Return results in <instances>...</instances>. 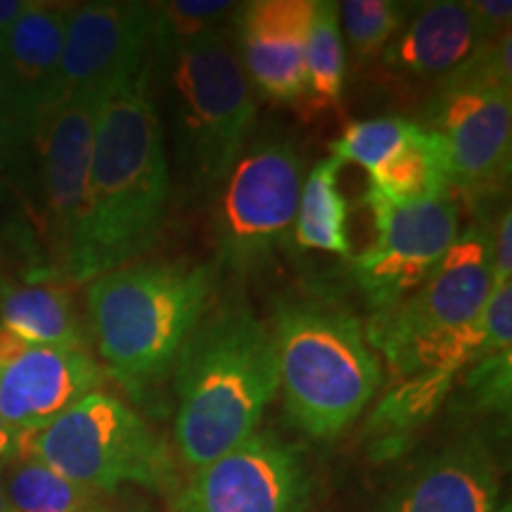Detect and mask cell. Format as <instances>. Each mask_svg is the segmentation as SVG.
Segmentation results:
<instances>
[{
    "label": "cell",
    "instance_id": "obj_3",
    "mask_svg": "<svg viewBox=\"0 0 512 512\" xmlns=\"http://www.w3.org/2000/svg\"><path fill=\"white\" fill-rule=\"evenodd\" d=\"M214 266L128 264L88 287V318L110 375L143 401L207 316Z\"/></svg>",
    "mask_w": 512,
    "mask_h": 512
},
{
    "label": "cell",
    "instance_id": "obj_9",
    "mask_svg": "<svg viewBox=\"0 0 512 512\" xmlns=\"http://www.w3.org/2000/svg\"><path fill=\"white\" fill-rule=\"evenodd\" d=\"M363 202L375 216V242L354 259V280L373 313H382L430 278L458 238L460 211L453 192L396 204L368 190Z\"/></svg>",
    "mask_w": 512,
    "mask_h": 512
},
{
    "label": "cell",
    "instance_id": "obj_16",
    "mask_svg": "<svg viewBox=\"0 0 512 512\" xmlns=\"http://www.w3.org/2000/svg\"><path fill=\"white\" fill-rule=\"evenodd\" d=\"M100 384V366L81 347H31L0 370V418L36 434Z\"/></svg>",
    "mask_w": 512,
    "mask_h": 512
},
{
    "label": "cell",
    "instance_id": "obj_32",
    "mask_svg": "<svg viewBox=\"0 0 512 512\" xmlns=\"http://www.w3.org/2000/svg\"><path fill=\"white\" fill-rule=\"evenodd\" d=\"M29 434L17 432L15 427H10L8 422L0 418V465L10 463L12 458H17L19 453H24L27 448Z\"/></svg>",
    "mask_w": 512,
    "mask_h": 512
},
{
    "label": "cell",
    "instance_id": "obj_24",
    "mask_svg": "<svg viewBox=\"0 0 512 512\" xmlns=\"http://www.w3.org/2000/svg\"><path fill=\"white\" fill-rule=\"evenodd\" d=\"M152 34L150 50L157 60H166L190 43L202 41L216 31H226V19L238 15L240 5L219 0H176V3H150Z\"/></svg>",
    "mask_w": 512,
    "mask_h": 512
},
{
    "label": "cell",
    "instance_id": "obj_28",
    "mask_svg": "<svg viewBox=\"0 0 512 512\" xmlns=\"http://www.w3.org/2000/svg\"><path fill=\"white\" fill-rule=\"evenodd\" d=\"M484 342L479 354L484 351H512V285L491 287L489 302L482 313Z\"/></svg>",
    "mask_w": 512,
    "mask_h": 512
},
{
    "label": "cell",
    "instance_id": "obj_8",
    "mask_svg": "<svg viewBox=\"0 0 512 512\" xmlns=\"http://www.w3.org/2000/svg\"><path fill=\"white\" fill-rule=\"evenodd\" d=\"M302 195V159L287 143H266L235 162L214 209L219 264L249 275L290 247Z\"/></svg>",
    "mask_w": 512,
    "mask_h": 512
},
{
    "label": "cell",
    "instance_id": "obj_6",
    "mask_svg": "<svg viewBox=\"0 0 512 512\" xmlns=\"http://www.w3.org/2000/svg\"><path fill=\"white\" fill-rule=\"evenodd\" d=\"M24 451L69 482L110 496L124 484L176 491L178 472L164 439L117 396L93 392L29 434Z\"/></svg>",
    "mask_w": 512,
    "mask_h": 512
},
{
    "label": "cell",
    "instance_id": "obj_18",
    "mask_svg": "<svg viewBox=\"0 0 512 512\" xmlns=\"http://www.w3.org/2000/svg\"><path fill=\"white\" fill-rule=\"evenodd\" d=\"M479 38L467 3H430L382 50V64L403 79L446 76L470 57Z\"/></svg>",
    "mask_w": 512,
    "mask_h": 512
},
{
    "label": "cell",
    "instance_id": "obj_34",
    "mask_svg": "<svg viewBox=\"0 0 512 512\" xmlns=\"http://www.w3.org/2000/svg\"><path fill=\"white\" fill-rule=\"evenodd\" d=\"M29 349H31V344L27 342V339H22L12 330L0 325V370L8 368L12 361H17V358Z\"/></svg>",
    "mask_w": 512,
    "mask_h": 512
},
{
    "label": "cell",
    "instance_id": "obj_27",
    "mask_svg": "<svg viewBox=\"0 0 512 512\" xmlns=\"http://www.w3.org/2000/svg\"><path fill=\"white\" fill-rule=\"evenodd\" d=\"M467 389L479 408L510 413L512 394V351H484L472 358Z\"/></svg>",
    "mask_w": 512,
    "mask_h": 512
},
{
    "label": "cell",
    "instance_id": "obj_5",
    "mask_svg": "<svg viewBox=\"0 0 512 512\" xmlns=\"http://www.w3.org/2000/svg\"><path fill=\"white\" fill-rule=\"evenodd\" d=\"M159 62L169 74L166 105L183 181L195 192L221 188L256 119L240 55L226 31H216Z\"/></svg>",
    "mask_w": 512,
    "mask_h": 512
},
{
    "label": "cell",
    "instance_id": "obj_33",
    "mask_svg": "<svg viewBox=\"0 0 512 512\" xmlns=\"http://www.w3.org/2000/svg\"><path fill=\"white\" fill-rule=\"evenodd\" d=\"M29 3L31 0H0V53H3L5 41H8L17 19L27 12Z\"/></svg>",
    "mask_w": 512,
    "mask_h": 512
},
{
    "label": "cell",
    "instance_id": "obj_20",
    "mask_svg": "<svg viewBox=\"0 0 512 512\" xmlns=\"http://www.w3.org/2000/svg\"><path fill=\"white\" fill-rule=\"evenodd\" d=\"M0 325L31 347H81L72 297L57 285L0 283Z\"/></svg>",
    "mask_w": 512,
    "mask_h": 512
},
{
    "label": "cell",
    "instance_id": "obj_15",
    "mask_svg": "<svg viewBox=\"0 0 512 512\" xmlns=\"http://www.w3.org/2000/svg\"><path fill=\"white\" fill-rule=\"evenodd\" d=\"M316 0H254L240 5L242 67L264 98L297 105L306 93V43Z\"/></svg>",
    "mask_w": 512,
    "mask_h": 512
},
{
    "label": "cell",
    "instance_id": "obj_22",
    "mask_svg": "<svg viewBox=\"0 0 512 512\" xmlns=\"http://www.w3.org/2000/svg\"><path fill=\"white\" fill-rule=\"evenodd\" d=\"M3 491L12 512H112L107 494L69 482L27 451L3 465Z\"/></svg>",
    "mask_w": 512,
    "mask_h": 512
},
{
    "label": "cell",
    "instance_id": "obj_11",
    "mask_svg": "<svg viewBox=\"0 0 512 512\" xmlns=\"http://www.w3.org/2000/svg\"><path fill=\"white\" fill-rule=\"evenodd\" d=\"M150 3L74 5L62 43V100L107 98L147 67Z\"/></svg>",
    "mask_w": 512,
    "mask_h": 512
},
{
    "label": "cell",
    "instance_id": "obj_2",
    "mask_svg": "<svg viewBox=\"0 0 512 512\" xmlns=\"http://www.w3.org/2000/svg\"><path fill=\"white\" fill-rule=\"evenodd\" d=\"M174 439L190 470L247 441L280 389L273 332L240 304L202 318L174 363Z\"/></svg>",
    "mask_w": 512,
    "mask_h": 512
},
{
    "label": "cell",
    "instance_id": "obj_13",
    "mask_svg": "<svg viewBox=\"0 0 512 512\" xmlns=\"http://www.w3.org/2000/svg\"><path fill=\"white\" fill-rule=\"evenodd\" d=\"M425 128L444 138L451 185L460 195L479 200L501 192L510 174V91H437Z\"/></svg>",
    "mask_w": 512,
    "mask_h": 512
},
{
    "label": "cell",
    "instance_id": "obj_17",
    "mask_svg": "<svg viewBox=\"0 0 512 512\" xmlns=\"http://www.w3.org/2000/svg\"><path fill=\"white\" fill-rule=\"evenodd\" d=\"M498 470L479 439L439 448L396 484L382 512H496Z\"/></svg>",
    "mask_w": 512,
    "mask_h": 512
},
{
    "label": "cell",
    "instance_id": "obj_26",
    "mask_svg": "<svg viewBox=\"0 0 512 512\" xmlns=\"http://www.w3.org/2000/svg\"><path fill=\"white\" fill-rule=\"evenodd\" d=\"M337 10L339 29L361 60L382 53L406 22V5L392 0H347L337 3Z\"/></svg>",
    "mask_w": 512,
    "mask_h": 512
},
{
    "label": "cell",
    "instance_id": "obj_10",
    "mask_svg": "<svg viewBox=\"0 0 512 512\" xmlns=\"http://www.w3.org/2000/svg\"><path fill=\"white\" fill-rule=\"evenodd\" d=\"M313 479L302 453L254 432L214 463L192 470L171 496L174 512H304Z\"/></svg>",
    "mask_w": 512,
    "mask_h": 512
},
{
    "label": "cell",
    "instance_id": "obj_1",
    "mask_svg": "<svg viewBox=\"0 0 512 512\" xmlns=\"http://www.w3.org/2000/svg\"><path fill=\"white\" fill-rule=\"evenodd\" d=\"M171 195L164 126L150 64L102 102L95 119L86 211L64 278L95 280L155 247Z\"/></svg>",
    "mask_w": 512,
    "mask_h": 512
},
{
    "label": "cell",
    "instance_id": "obj_12",
    "mask_svg": "<svg viewBox=\"0 0 512 512\" xmlns=\"http://www.w3.org/2000/svg\"><path fill=\"white\" fill-rule=\"evenodd\" d=\"M74 5L34 3L0 53V114L27 145L62 102V43Z\"/></svg>",
    "mask_w": 512,
    "mask_h": 512
},
{
    "label": "cell",
    "instance_id": "obj_35",
    "mask_svg": "<svg viewBox=\"0 0 512 512\" xmlns=\"http://www.w3.org/2000/svg\"><path fill=\"white\" fill-rule=\"evenodd\" d=\"M0 512H12L8 498H5V491H3V465H0Z\"/></svg>",
    "mask_w": 512,
    "mask_h": 512
},
{
    "label": "cell",
    "instance_id": "obj_21",
    "mask_svg": "<svg viewBox=\"0 0 512 512\" xmlns=\"http://www.w3.org/2000/svg\"><path fill=\"white\" fill-rule=\"evenodd\" d=\"M339 169L335 159H323L302 185L299 195L294 240L304 249L339 254L344 259L354 256L347 233V200L339 192Z\"/></svg>",
    "mask_w": 512,
    "mask_h": 512
},
{
    "label": "cell",
    "instance_id": "obj_29",
    "mask_svg": "<svg viewBox=\"0 0 512 512\" xmlns=\"http://www.w3.org/2000/svg\"><path fill=\"white\" fill-rule=\"evenodd\" d=\"M29 147L0 114V202H5L12 188L22 181Z\"/></svg>",
    "mask_w": 512,
    "mask_h": 512
},
{
    "label": "cell",
    "instance_id": "obj_30",
    "mask_svg": "<svg viewBox=\"0 0 512 512\" xmlns=\"http://www.w3.org/2000/svg\"><path fill=\"white\" fill-rule=\"evenodd\" d=\"M470 5L472 19L479 41H496L505 34H510L512 22V3L510 0H477Z\"/></svg>",
    "mask_w": 512,
    "mask_h": 512
},
{
    "label": "cell",
    "instance_id": "obj_4",
    "mask_svg": "<svg viewBox=\"0 0 512 512\" xmlns=\"http://www.w3.org/2000/svg\"><path fill=\"white\" fill-rule=\"evenodd\" d=\"M285 411L304 434L335 439L382 387V368L354 313L320 299L278 306L273 332Z\"/></svg>",
    "mask_w": 512,
    "mask_h": 512
},
{
    "label": "cell",
    "instance_id": "obj_25",
    "mask_svg": "<svg viewBox=\"0 0 512 512\" xmlns=\"http://www.w3.org/2000/svg\"><path fill=\"white\" fill-rule=\"evenodd\" d=\"M413 121L401 117H377L356 121L332 143V159L339 164H358L366 169L368 178L380 171L394 152L406 143L413 131Z\"/></svg>",
    "mask_w": 512,
    "mask_h": 512
},
{
    "label": "cell",
    "instance_id": "obj_7",
    "mask_svg": "<svg viewBox=\"0 0 512 512\" xmlns=\"http://www.w3.org/2000/svg\"><path fill=\"white\" fill-rule=\"evenodd\" d=\"M494 235L472 223L448 247L430 278L394 309L373 313L368 344L384 358L396 354L477 356L482 349V313L489 302Z\"/></svg>",
    "mask_w": 512,
    "mask_h": 512
},
{
    "label": "cell",
    "instance_id": "obj_36",
    "mask_svg": "<svg viewBox=\"0 0 512 512\" xmlns=\"http://www.w3.org/2000/svg\"><path fill=\"white\" fill-rule=\"evenodd\" d=\"M496 512H512L510 503H505V505H498V510H496Z\"/></svg>",
    "mask_w": 512,
    "mask_h": 512
},
{
    "label": "cell",
    "instance_id": "obj_14",
    "mask_svg": "<svg viewBox=\"0 0 512 512\" xmlns=\"http://www.w3.org/2000/svg\"><path fill=\"white\" fill-rule=\"evenodd\" d=\"M105 98L62 100L50 114L41 136L43 221L57 271L64 275L86 211L88 174H91L95 119Z\"/></svg>",
    "mask_w": 512,
    "mask_h": 512
},
{
    "label": "cell",
    "instance_id": "obj_19",
    "mask_svg": "<svg viewBox=\"0 0 512 512\" xmlns=\"http://www.w3.org/2000/svg\"><path fill=\"white\" fill-rule=\"evenodd\" d=\"M368 190L396 204L434 200L453 192L444 138L415 124L394 157L370 176Z\"/></svg>",
    "mask_w": 512,
    "mask_h": 512
},
{
    "label": "cell",
    "instance_id": "obj_23",
    "mask_svg": "<svg viewBox=\"0 0 512 512\" xmlns=\"http://www.w3.org/2000/svg\"><path fill=\"white\" fill-rule=\"evenodd\" d=\"M344 41L337 3L316 0L306 43V93L299 107L309 114L337 110L344 93Z\"/></svg>",
    "mask_w": 512,
    "mask_h": 512
},
{
    "label": "cell",
    "instance_id": "obj_31",
    "mask_svg": "<svg viewBox=\"0 0 512 512\" xmlns=\"http://www.w3.org/2000/svg\"><path fill=\"white\" fill-rule=\"evenodd\" d=\"M491 273H494V287L508 285L512 280V214L505 209L496 226L494 249H491Z\"/></svg>",
    "mask_w": 512,
    "mask_h": 512
}]
</instances>
